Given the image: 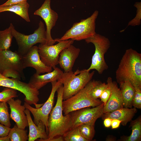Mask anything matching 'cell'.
Wrapping results in <instances>:
<instances>
[{"label": "cell", "mask_w": 141, "mask_h": 141, "mask_svg": "<svg viewBox=\"0 0 141 141\" xmlns=\"http://www.w3.org/2000/svg\"><path fill=\"white\" fill-rule=\"evenodd\" d=\"M63 137L65 141H87L80 134L78 127L70 130Z\"/></svg>", "instance_id": "cell-28"}, {"label": "cell", "mask_w": 141, "mask_h": 141, "mask_svg": "<svg viewBox=\"0 0 141 141\" xmlns=\"http://www.w3.org/2000/svg\"><path fill=\"white\" fill-rule=\"evenodd\" d=\"M21 101L19 99L14 100L13 98L7 102L10 110V117L15 122L18 127L25 129L28 126L27 120L25 110L26 108L21 105Z\"/></svg>", "instance_id": "cell-16"}, {"label": "cell", "mask_w": 141, "mask_h": 141, "mask_svg": "<svg viewBox=\"0 0 141 141\" xmlns=\"http://www.w3.org/2000/svg\"><path fill=\"white\" fill-rule=\"evenodd\" d=\"M38 50V47L34 45L22 56L24 68L27 67L33 68L36 70V73L38 75L51 72L52 68L46 66L42 61Z\"/></svg>", "instance_id": "cell-14"}, {"label": "cell", "mask_w": 141, "mask_h": 141, "mask_svg": "<svg viewBox=\"0 0 141 141\" xmlns=\"http://www.w3.org/2000/svg\"><path fill=\"white\" fill-rule=\"evenodd\" d=\"M10 128L0 124V137L7 136Z\"/></svg>", "instance_id": "cell-34"}, {"label": "cell", "mask_w": 141, "mask_h": 141, "mask_svg": "<svg viewBox=\"0 0 141 141\" xmlns=\"http://www.w3.org/2000/svg\"><path fill=\"white\" fill-rule=\"evenodd\" d=\"M13 37L10 25L5 30H0V50H10Z\"/></svg>", "instance_id": "cell-23"}, {"label": "cell", "mask_w": 141, "mask_h": 141, "mask_svg": "<svg viewBox=\"0 0 141 141\" xmlns=\"http://www.w3.org/2000/svg\"><path fill=\"white\" fill-rule=\"evenodd\" d=\"M10 138L8 135L7 136L0 137V141H10Z\"/></svg>", "instance_id": "cell-38"}, {"label": "cell", "mask_w": 141, "mask_h": 141, "mask_svg": "<svg viewBox=\"0 0 141 141\" xmlns=\"http://www.w3.org/2000/svg\"><path fill=\"white\" fill-rule=\"evenodd\" d=\"M111 93L110 89L108 85V87L103 92L99 97L101 101L104 103L105 105L108 100Z\"/></svg>", "instance_id": "cell-33"}, {"label": "cell", "mask_w": 141, "mask_h": 141, "mask_svg": "<svg viewBox=\"0 0 141 141\" xmlns=\"http://www.w3.org/2000/svg\"><path fill=\"white\" fill-rule=\"evenodd\" d=\"M27 0H8L6 2L2 4L3 5H7L15 4L26 1Z\"/></svg>", "instance_id": "cell-36"}, {"label": "cell", "mask_w": 141, "mask_h": 141, "mask_svg": "<svg viewBox=\"0 0 141 141\" xmlns=\"http://www.w3.org/2000/svg\"><path fill=\"white\" fill-rule=\"evenodd\" d=\"M121 121L118 120L116 119H112L111 126V128L113 129H115L118 127Z\"/></svg>", "instance_id": "cell-35"}, {"label": "cell", "mask_w": 141, "mask_h": 141, "mask_svg": "<svg viewBox=\"0 0 141 141\" xmlns=\"http://www.w3.org/2000/svg\"><path fill=\"white\" fill-rule=\"evenodd\" d=\"M27 131L19 128L16 125L10 128L8 134L10 141H26L28 139Z\"/></svg>", "instance_id": "cell-24"}, {"label": "cell", "mask_w": 141, "mask_h": 141, "mask_svg": "<svg viewBox=\"0 0 141 141\" xmlns=\"http://www.w3.org/2000/svg\"><path fill=\"white\" fill-rule=\"evenodd\" d=\"M81 136L87 141H91L95 133L94 126L88 124H83L78 126Z\"/></svg>", "instance_id": "cell-27"}, {"label": "cell", "mask_w": 141, "mask_h": 141, "mask_svg": "<svg viewBox=\"0 0 141 141\" xmlns=\"http://www.w3.org/2000/svg\"><path fill=\"white\" fill-rule=\"evenodd\" d=\"M55 45H48L40 44L38 46V52L42 61L46 66L55 69L58 64L59 54L64 49L72 44L74 41L70 39L64 41L57 40Z\"/></svg>", "instance_id": "cell-11"}, {"label": "cell", "mask_w": 141, "mask_h": 141, "mask_svg": "<svg viewBox=\"0 0 141 141\" xmlns=\"http://www.w3.org/2000/svg\"><path fill=\"white\" fill-rule=\"evenodd\" d=\"M10 118L7 103L0 102V123L10 127L11 126Z\"/></svg>", "instance_id": "cell-26"}, {"label": "cell", "mask_w": 141, "mask_h": 141, "mask_svg": "<svg viewBox=\"0 0 141 141\" xmlns=\"http://www.w3.org/2000/svg\"><path fill=\"white\" fill-rule=\"evenodd\" d=\"M104 124L105 127H109L111 126L112 119L107 118L104 119Z\"/></svg>", "instance_id": "cell-37"}, {"label": "cell", "mask_w": 141, "mask_h": 141, "mask_svg": "<svg viewBox=\"0 0 141 141\" xmlns=\"http://www.w3.org/2000/svg\"><path fill=\"white\" fill-rule=\"evenodd\" d=\"M87 43H91L95 46V50L90 67L87 70L90 71L95 69L100 74L108 68L104 59V55L110 46L109 39L105 37L96 33L85 40Z\"/></svg>", "instance_id": "cell-7"}, {"label": "cell", "mask_w": 141, "mask_h": 141, "mask_svg": "<svg viewBox=\"0 0 141 141\" xmlns=\"http://www.w3.org/2000/svg\"><path fill=\"white\" fill-rule=\"evenodd\" d=\"M17 97V90L10 88L5 87L0 92V102L7 103L10 98Z\"/></svg>", "instance_id": "cell-29"}, {"label": "cell", "mask_w": 141, "mask_h": 141, "mask_svg": "<svg viewBox=\"0 0 141 141\" xmlns=\"http://www.w3.org/2000/svg\"><path fill=\"white\" fill-rule=\"evenodd\" d=\"M134 6L136 7L137 9L136 16L134 18L128 22L127 27L129 26H139L141 24V2H136L134 4Z\"/></svg>", "instance_id": "cell-31"}, {"label": "cell", "mask_w": 141, "mask_h": 141, "mask_svg": "<svg viewBox=\"0 0 141 141\" xmlns=\"http://www.w3.org/2000/svg\"><path fill=\"white\" fill-rule=\"evenodd\" d=\"M108 87L107 83H102L101 81L97 84L92 89L91 95L94 99H97L99 97L104 91Z\"/></svg>", "instance_id": "cell-30"}, {"label": "cell", "mask_w": 141, "mask_h": 141, "mask_svg": "<svg viewBox=\"0 0 141 141\" xmlns=\"http://www.w3.org/2000/svg\"><path fill=\"white\" fill-rule=\"evenodd\" d=\"M80 51L79 48L71 44L61 52L59 54L58 64L64 70V72L72 71L74 64Z\"/></svg>", "instance_id": "cell-17"}, {"label": "cell", "mask_w": 141, "mask_h": 141, "mask_svg": "<svg viewBox=\"0 0 141 141\" xmlns=\"http://www.w3.org/2000/svg\"><path fill=\"white\" fill-rule=\"evenodd\" d=\"M12 34L18 46L17 51L21 56L25 54L33 46L37 43L46 44L47 38L46 30L43 23L39 21L38 28L34 33L26 35L17 31L12 23L10 24Z\"/></svg>", "instance_id": "cell-8"}, {"label": "cell", "mask_w": 141, "mask_h": 141, "mask_svg": "<svg viewBox=\"0 0 141 141\" xmlns=\"http://www.w3.org/2000/svg\"><path fill=\"white\" fill-rule=\"evenodd\" d=\"M137 112V109L135 108L123 107L111 112L103 113L101 117L103 119L109 118L119 120L123 126H126L131 121Z\"/></svg>", "instance_id": "cell-20"}, {"label": "cell", "mask_w": 141, "mask_h": 141, "mask_svg": "<svg viewBox=\"0 0 141 141\" xmlns=\"http://www.w3.org/2000/svg\"><path fill=\"white\" fill-rule=\"evenodd\" d=\"M98 13V11L95 10L90 17L75 23L60 38L54 39L55 42L69 39L73 41L85 40L93 36L96 33V21Z\"/></svg>", "instance_id": "cell-6"}, {"label": "cell", "mask_w": 141, "mask_h": 141, "mask_svg": "<svg viewBox=\"0 0 141 141\" xmlns=\"http://www.w3.org/2000/svg\"><path fill=\"white\" fill-rule=\"evenodd\" d=\"M119 84L124 107L125 108H131L132 106V102L135 93V89L130 83L128 81Z\"/></svg>", "instance_id": "cell-22"}, {"label": "cell", "mask_w": 141, "mask_h": 141, "mask_svg": "<svg viewBox=\"0 0 141 141\" xmlns=\"http://www.w3.org/2000/svg\"><path fill=\"white\" fill-rule=\"evenodd\" d=\"M107 83L111 91L110 97L103 108V113L111 112L124 107L121 90L116 82L113 81L110 77H108Z\"/></svg>", "instance_id": "cell-15"}, {"label": "cell", "mask_w": 141, "mask_h": 141, "mask_svg": "<svg viewBox=\"0 0 141 141\" xmlns=\"http://www.w3.org/2000/svg\"><path fill=\"white\" fill-rule=\"evenodd\" d=\"M135 93L132 102V106L134 108L141 109V88H134Z\"/></svg>", "instance_id": "cell-32"}, {"label": "cell", "mask_w": 141, "mask_h": 141, "mask_svg": "<svg viewBox=\"0 0 141 141\" xmlns=\"http://www.w3.org/2000/svg\"><path fill=\"white\" fill-rule=\"evenodd\" d=\"M30 5L27 1L7 5H0V13L4 11L14 12L27 22H30L28 9Z\"/></svg>", "instance_id": "cell-21"}, {"label": "cell", "mask_w": 141, "mask_h": 141, "mask_svg": "<svg viewBox=\"0 0 141 141\" xmlns=\"http://www.w3.org/2000/svg\"><path fill=\"white\" fill-rule=\"evenodd\" d=\"M95 72L86 69L63 72L59 79L63 85V100L69 98L84 88L92 80Z\"/></svg>", "instance_id": "cell-3"}, {"label": "cell", "mask_w": 141, "mask_h": 141, "mask_svg": "<svg viewBox=\"0 0 141 141\" xmlns=\"http://www.w3.org/2000/svg\"><path fill=\"white\" fill-rule=\"evenodd\" d=\"M119 84L128 81L134 88H141V54L132 48L127 49L116 72Z\"/></svg>", "instance_id": "cell-1"}, {"label": "cell", "mask_w": 141, "mask_h": 141, "mask_svg": "<svg viewBox=\"0 0 141 141\" xmlns=\"http://www.w3.org/2000/svg\"><path fill=\"white\" fill-rule=\"evenodd\" d=\"M24 112L26 116L29 129L28 141H34L40 138L39 141H44L47 139L48 136L44 124L40 121L36 125L32 119L30 110L26 108Z\"/></svg>", "instance_id": "cell-19"}, {"label": "cell", "mask_w": 141, "mask_h": 141, "mask_svg": "<svg viewBox=\"0 0 141 141\" xmlns=\"http://www.w3.org/2000/svg\"><path fill=\"white\" fill-rule=\"evenodd\" d=\"M100 81L91 80L77 93L63 101L62 105L64 115L82 108L95 107L100 104L102 103L100 101L93 98L91 95L93 88Z\"/></svg>", "instance_id": "cell-4"}, {"label": "cell", "mask_w": 141, "mask_h": 141, "mask_svg": "<svg viewBox=\"0 0 141 141\" xmlns=\"http://www.w3.org/2000/svg\"><path fill=\"white\" fill-rule=\"evenodd\" d=\"M63 73L61 69L56 67L53 71L45 74L35 73L31 77L28 83L38 90L48 83L59 80Z\"/></svg>", "instance_id": "cell-18"}, {"label": "cell", "mask_w": 141, "mask_h": 141, "mask_svg": "<svg viewBox=\"0 0 141 141\" xmlns=\"http://www.w3.org/2000/svg\"><path fill=\"white\" fill-rule=\"evenodd\" d=\"M132 132L125 140L138 141L141 138V118L140 116L132 121L131 123Z\"/></svg>", "instance_id": "cell-25"}, {"label": "cell", "mask_w": 141, "mask_h": 141, "mask_svg": "<svg viewBox=\"0 0 141 141\" xmlns=\"http://www.w3.org/2000/svg\"><path fill=\"white\" fill-rule=\"evenodd\" d=\"M50 2L51 0H45L41 6L34 13V15L41 17L45 23L47 38L46 44L48 45H53L56 42L52 38L51 32L58 18V14L51 8Z\"/></svg>", "instance_id": "cell-13"}, {"label": "cell", "mask_w": 141, "mask_h": 141, "mask_svg": "<svg viewBox=\"0 0 141 141\" xmlns=\"http://www.w3.org/2000/svg\"><path fill=\"white\" fill-rule=\"evenodd\" d=\"M104 103L92 108L87 107L70 113L71 115V127L70 130L83 124L94 126L97 119L103 114Z\"/></svg>", "instance_id": "cell-12"}, {"label": "cell", "mask_w": 141, "mask_h": 141, "mask_svg": "<svg viewBox=\"0 0 141 141\" xmlns=\"http://www.w3.org/2000/svg\"><path fill=\"white\" fill-rule=\"evenodd\" d=\"M22 56L17 51L0 50V73L8 78L23 80L25 77Z\"/></svg>", "instance_id": "cell-5"}, {"label": "cell", "mask_w": 141, "mask_h": 141, "mask_svg": "<svg viewBox=\"0 0 141 141\" xmlns=\"http://www.w3.org/2000/svg\"><path fill=\"white\" fill-rule=\"evenodd\" d=\"M0 86L10 88L20 91L25 96V102L30 105L34 104L36 108L40 107L43 104H37L39 100V90L33 87L28 83L22 82L17 79L10 78L0 73Z\"/></svg>", "instance_id": "cell-9"}, {"label": "cell", "mask_w": 141, "mask_h": 141, "mask_svg": "<svg viewBox=\"0 0 141 141\" xmlns=\"http://www.w3.org/2000/svg\"><path fill=\"white\" fill-rule=\"evenodd\" d=\"M52 89L50 95L46 101L40 107L35 108L25 102L24 106L26 108L28 109L33 115V122L37 125L40 121H42L44 124L46 133L48 135V120L50 113L53 107L54 102L55 94L58 88L62 85L60 80L51 83Z\"/></svg>", "instance_id": "cell-10"}, {"label": "cell", "mask_w": 141, "mask_h": 141, "mask_svg": "<svg viewBox=\"0 0 141 141\" xmlns=\"http://www.w3.org/2000/svg\"><path fill=\"white\" fill-rule=\"evenodd\" d=\"M63 85L62 84L56 91L57 102L55 106L50 112L49 117L48 138L44 141H49L54 137L63 136L70 128V113L64 115L63 114Z\"/></svg>", "instance_id": "cell-2"}]
</instances>
